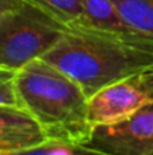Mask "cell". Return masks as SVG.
Masks as SVG:
<instances>
[{"mask_svg": "<svg viewBox=\"0 0 153 155\" xmlns=\"http://www.w3.org/2000/svg\"><path fill=\"white\" fill-rule=\"evenodd\" d=\"M42 60L72 78L89 98L118 80L153 70V40L72 26Z\"/></svg>", "mask_w": 153, "mask_h": 155, "instance_id": "1", "label": "cell"}, {"mask_svg": "<svg viewBox=\"0 0 153 155\" xmlns=\"http://www.w3.org/2000/svg\"><path fill=\"white\" fill-rule=\"evenodd\" d=\"M19 106L41 128L46 140L87 144L94 125L88 117V97L68 75L42 59L16 72Z\"/></svg>", "mask_w": 153, "mask_h": 155, "instance_id": "2", "label": "cell"}, {"mask_svg": "<svg viewBox=\"0 0 153 155\" xmlns=\"http://www.w3.org/2000/svg\"><path fill=\"white\" fill-rule=\"evenodd\" d=\"M68 29L56 16L26 0L0 16V68L18 72L42 59Z\"/></svg>", "mask_w": 153, "mask_h": 155, "instance_id": "3", "label": "cell"}, {"mask_svg": "<svg viewBox=\"0 0 153 155\" xmlns=\"http://www.w3.org/2000/svg\"><path fill=\"white\" fill-rule=\"evenodd\" d=\"M153 104V70L127 76L99 90L88 98L92 125L111 124Z\"/></svg>", "mask_w": 153, "mask_h": 155, "instance_id": "4", "label": "cell"}, {"mask_svg": "<svg viewBox=\"0 0 153 155\" xmlns=\"http://www.w3.org/2000/svg\"><path fill=\"white\" fill-rule=\"evenodd\" d=\"M87 146L107 155H153V104L121 121L95 125Z\"/></svg>", "mask_w": 153, "mask_h": 155, "instance_id": "5", "label": "cell"}, {"mask_svg": "<svg viewBox=\"0 0 153 155\" xmlns=\"http://www.w3.org/2000/svg\"><path fill=\"white\" fill-rule=\"evenodd\" d=\"M35 120L18 106H0V155L45 142Z\"/></svg>", "mask_w": 153, "mask_h": 155, "instance_id": "6", "label": "cell"}, {"mask_svg": "<svg viewBox=\"0 0 153 155\" xmlns=\"http://www.w3.org/2000/svg\"><path fill=\"white\" fill-rule=\"evenodd\" d=\"M83 7L86 15V25L83 26L130 40H152L127 26L111 0H83Z\"/></svg>", "mask_w": 153, "mask_h": 155, "instance_id": "7", "label": "cell"}, {"mask_svg": "<svg viewBox=\"0 0 153 155\" xmlns=\"http://www.w3.org/2000/svg\"><path fill=\"white\" fill-rule=\"evenodd\" d=\"M127 26L153 40V0H111Z\"/></svg>", "mask_w": 153, "mask_h": 155, "instance_id": "8", "label": "cell"}, {"mask_svg": "<svg viewBox=\"0 0 153 155\" xmlns=\"http://www.w3.org/2000/svg\"><path fill=\"white\" fill-rule=\"evenodd\" d=\"M68 27L86 25L83 0H30Z\"/></svg>", "mask_w": 153, "mask_h": 155, "instance_id": "9", "label": "cell"}, {"mask_svg": "<svg viewBox=\"0 0 153 155\" xmlns=\"http://www.w3.org/2000/svg\"><path fill=\"white\" fill-rule=\"evenodd\" d=\"M3 155H107L87 144L45 140L37 146Z\"/></svg>", "mask_w": 153, "mask_h": 155, "instance_id": "10", "label": "cell"}, {"mask_svg": "<svg viewBox=\"0 0 153 155\" xmlns=\"http://www.w3.org/2000/svg\"><path fill=\"white\" fill-rule=\"evenodd\" d=\"M16 72L0 68V106H19L16 94Z\"/></svg>", "mask_w": 153, "mask_h": 155, "instance_id": "11", "label": "cell"}, {"mask_svg": "<svg viewBox=\"0 0 153 155\" xmlns=\"http://www.w3.org/2000/svg\"><path fill=\"white\" fill-rule=\"evenodd\" d=\"M26 0H0V16L11 10H15L22 5Z\"/></svg>", "mask_w": 153, "mask_h": 155, "instance_id": "12", "label": "cell"}]
</instances>
